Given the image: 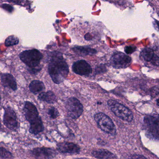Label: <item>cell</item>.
Instances as JSON below:
<instances>
[{
	"label": "cell",
	"instance_id": "cell-25",
	"mask_svg": "<svg viewBox=\"0 0 159 159\" xmlns=\"http://www.w3.org/2000/svg\"><path fill=\"white\" fill-rule=\"evenodd\" d=\"M156 102H157V105L159 107V99H157L156 100Z\"/></svg>",
	"mask_w": 159,
	"mask_h": 159
},
{
	"label": "cell",
	"instance_id": "cell-18",
	"mask_svg": "<svg viewBox=\"0 0 159 159\" xmlns=\"http://www.w3.org/2000/svg\"><path fill=\"white\" fill-rule=\"evenodd\" d=\"M19 43V39L15 36H11L8 37L5 42V44L7 47L16 45Z\"/></svg>",
	"mask_w": 159,
	"mask_h": 159
},
{
	"label": "cell",
	"instance_id": "cell-5",
	"mask_svg": "<svg viewBox=\"0 0 159 159\" xmlns=\"http://www.w3.org/2000/svg\"><path fill=\"white\" fill-rule=\"evenodd\" d=\"M66 108L68 116L74 120L80 118L83 112V106L76 98H69L66 103Z\"/></svg>",
	"mask_w": 159,
	"mask_h": 159
},
{
	"label": "cell",
	"instance_id": "cell-23",
	"mask_svg": "<svg viewBox=\"0 0 159 159\" xmlns=\"http://www.w3.org/2000/svg\"><path fill=\"white\" fill-rule=\"evenodd\" d=\"M151 95L152 97H155L159 94V89L157 87H153L150 90Z\"/></svg>",
	"mask_w": 159,
	"mask_h": 159
},
{
	"label": "cell",
	"instance_id": "cell-19",
	"mask_svg": "<svg viewBox=\"0 0 159 159\" xmlns=\"http://www.w3.org/2000/svg\"><path fill=\"white\" fill-rule=\"evenodd\" d=\"M1 157L2 158L5 159H11L13 158L12 154L9 151L7 150L6 149L3 147L1 148Z\"/></svg>",
	"mask_w": 159,
	"mask_h": 159
},
{
	"label": "cell",
	"instance_id": "cell-24",
	"mask_svg": "<svg viewBox=\"0 0 159 159\" xmlns=\"http://www.w3.org/2000/svg\"><path fill=\"white\" fill-rule=\"evenodd\" d=\"M132 159H148L143 155L134 154L132 157Z\"/></svg>",
	"mask_w": 159,
	"mask_h": 159
},
{
	"label": "cell",
	"instance_id": "cell-6",
	"mask_svg": "<svg viewBox=\"0 0 159 159\" xmlns=\"http://www.w3.org/2000/svg\"><path fill=\"white\" fill-rule=\"evenodd\" d=\"M110 61L111 66L114 68H125L131 65L132 59L123 53L117 52L111 56Z\"/></svg>",
	"mask_w": 159,
	"mask_h": 159
},
{
	"label": "cell",
	"instance_id": "cell-17",
	"mask_svg": "<svg viewBox=\"0 0 159 159\" xmlns=\"http://www.w3.org/2000/svg\"><path fill=\"white\" fill-rule=\"evenodd\" d=\"M154 55L153 51L150 48H145L140 53L141 57L147 62H151Z\"/></svg>",
	"mask_w": 159,
	"mask_h": 159
},
{
	"label": "cell",
	"instance_id": "cell-16",
	"mask_svg": "<svg viewBox=\"0 0 159 159\" xmlns=\"http://www.w3.org/2000/svg\"><path fill=\"white\" fill-rule=\"evenodd\" d=\"M75 52L81 56L93 55L96 53L97 51L94 49L87 47L77 46L73 48Z\"/></svg>",
	"mask_w": 159,
	"mask_h": 159
},
{
	"label": "cell",
	"instance_id": "cell-22",
	"mask_svg": "<svg viewBox=\"0 0 159 159\" xmlns=\"http://www.w3.org/2000/svg\"><path fill=\"white\" fill-rule=\"evenodd\" d=\"M150 62L153 66H159V57L156 55H154Z\"/></svg>",
	"mask_w": 159,
	"mask_h": 159
},
{
	"label": "cell",
	"instance_id": "cell-2",
	"mask_svg": "<svg viewBox=\"0 0 159 159\" xmlns=\"http://www.w3.org/2000/svg\"><path fill=\"white\" fill-rule=\"evenodd\" d=\"M19 57L22 61L30 68L38 67L43 57L42 54L37 49L24 51Z\"/></svg>",
	"mask_w": 159,
	"mask_h": 159
},
{
	"label": "cell",
	"instance_id": "cell-20",
	"mask_svg": "<svg viewBox=\"0 0 159 159\" xmlns=\"http://www.w3.org/2000/svg\"><path fill=\"white\" fill-rule=\"evenodd\" d=\"M48 114L50 118L52 119H56L59 115L58 110L54 107H51L49 108L48 110Z\"/></svg>",
	"mask_w": 159,
	"mask_h": 159
},
{
	"label": "cell",
	"instance_id": "cell-12",
	"mask_svg": "<svg viewBox=\"0 0 159 159\" xmlns=\"http://www.w3.org/2000/svg\"><path fill=\"white\" fill-rule=\"evenodd\" d=\"M2 84L3 86L8 87L13 91L17 89V84L14 77L9 73H4L1 76Z\"/></svg>",
	"mask_w": 159,
	"mask_h": 159
},
{
	"label": "cell",
	"instance_id": "cell-26",
	"mask_svg": "<svg viewBox=\"0 0 159 159\" xmlns=\"http://www.w3.org/2000/svg\"><path fill=\"white\" fill-rule=\"evenodd\" d=\"M156 24H157V26H158V29L159 30V22L156 21Z\"/></svg>",
	"mask_w": 159,
	"mask_h": 159
},
{
	"label": "cell",
	"instance_id": "cell-9",
	"mask_svg": "<svg viewBox=\"0 0 159 159\" xmlns=\"http://www.w3.org/2000/svg\"><path fill=\"white\" fill-rule=\"evenodd\" d=\"M31 153L36 159H52L57 154L53 149L44 147L34 148Z\"/></svg>",
	"mask_w": 159,
	"mask_h": 159
},
{
	"label": "cell",
	"instance_id": "cell-10",
	"mask_svg": "<svg viewBox=\"0 0 159 159\" xmlns=\"http://www.w3.org/2000/svg\"><path fill=\"white\" fill-rule=\"evenodd\" d=\"M72 70L76 74L80 76H89L92 73L91 66L84 60H80L73 64Z\"/></svg>",
	"mask_w": 159,
	"mask_h": 159
},
{
	"label": "cell",
	"instance_id": "cell-13",
	"mask_svg": "<svg viewBox=\"0 0 159 159\" xmlns=\"http://www.w3.org/2000/svg\"><path fill=\"white\" fill-rule=\"evenodd\" d=\"M92 155L98 159H117L116 156L109 151L99 149L93 151Z\"/></svg>",
	"mask_w": 159,
	"mask_h": 159
},
{
	"label": "cell",
	"instance_id": "cell-3",
	"mask_svg": "<svg viewBox=\"0 0 159 159\" xmlns=\"http://www.w3.org/2000/svg\"><path fill=\"white\" fill-rule=\"evenodd\" d=\"M107 104L111 110L117 117L128 122L131 121L133 120V113L125 106L112 99L109 100Z\"/></svg>",
	"mask_w": 159,
	"mask_h": 159
},
{
	"label": "cell",
	"instance_id": "cell-7",
	"mask_svg": "<svg viewBox=\"0 0 159 159\" xmlns=\"http://www.w3.org/2000/svg\"><path fill=\"white\" fill-rule=\"evenodd\" d=\"M3 123L7 128L12 131H15L18 129V122L16 113L10 107L4 108Z\"/></svg>",
	"mask_w": 159,
	"mask_h": 159
},
{
	"label": "cell",
	"instance_id": "cell-8",
	"mask_svg": "<svg viewBox=\"0 0 159 159\" xmlns=\"http://www.w3.org/2000/svg\"><path fill=\"white\" fill-rule=\"evenodd\" d=\"M25 117L30 125L33 124L41 120L36 106L29 101L25 102L23 109Z\"/></svg>",
	"mask_w": 159,
	"mask_h": 159
},
{
	"label": "cell",
	"instance_id": "cell-27",
	"mask_svg": "<svg viewBox=\"0 0 159 159\" xmlns=\"http://www.w3.org/2000/svg\"><path fill=\"white\" fill-rule=\"evenodd\" d=\"M87 159L86 158H76V159Z\"/></svg>",
	"mask_w": 159,
	"mask_h": 159
},
{
	"label": "cell",
	"instance_id": "cell-4",
	"mask_svg": "<svg viewBox=\"0 0 159 159\" xmlns=\"http://www.w3.org/2000/svg\"><path fill=\"white\" fill-rule=\"evenodd\" d=\"M98 125L105 133L114 135L116 134V127L112 120L109 116L102 112L96 113L94 116Z\"/></svg>",
	"mask_w": 159,
	"mask_h": 159
},
{
	"label": "cell",
	"instance_id": "cell-21",
	"mask_svg": "<svg viewBox=\"0 0 159 159\" xmlns=\"http://www.w3.org/2000/svg\"><path fill=\"white\" fill-rule=\"evenodd\" d=\"M136 50V47L134 46H127L125 48V52L127 54L133 53Z\"/></svg>",
	"mask_w": 159,
	"mask_h": 159
},
{
	"label": "cell",
	"instance_id": "cell-14",
	"mask_svg": "<svg viewBox=\"0 0 159 159\" xmlns=\"http://www.w3.org/2000/svg\"><path fill=\"white\" fill-rule=\"evenodd\" d=\"M39 99L41 101H45L49 104H54L57 102L55 94L52 91H49L41 93L39 96Z\"/></svg>",
	"mask_w": 159,
	"mask_h": 159
},
{
	"label": "cell",
	"instance_id": "cell-11",
	"mask_svg": "<svg viewBox=\"0 0 159 159\" xmlns=\"http://www.w3.org/2000/svg\"><path fill=\"white\" fill-rule=\"evenodd\" d=\"M57 150L64 154H77L80 153V148L72 142H63L57 144Z\"/></svg>",
	"mask_w": 159,
	"mask_h": 159
},
{
	"label": "cell",
	"instance_id": "cell-1",
	"mask_svg": "<svg viewBox=\"0 0 159 159\" xmlns=\"http://www.w3.org/2000/svg\"><path fill=\"white\" fill-rule=\"evenodd\" d=\"M48 71L53 81L57 84H59L63 82L67 77L69 69L63 56L59 53H57L53 55L50 59Z\"/></svg>",
	"mask_w": 159,
	"mask_h": 159
},
{
	"label": "cell",
	"instance_id": "cell-15",
	"mask_svg": "<svg viewBox=\"0 0 159 159\" xmlns=\"http://www.w3.org/2000/svg\"><path fill=\"white\" fill-rule=\"evenodd\" d=\"M29 89L31 93L36 94L43 91L45 89V86L42 82L35 80L30 84Z\"/></svg>",
	"mask_w": 159,
	"mask_h": 159
}]
</instances>
